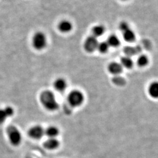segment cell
Returning <instances> with one entry per match:
<instances>
[{
  "label": "cell",
  "instance_id": "6da1fadb",
  "mask_svg": "<svg viewBox=\"0 0 158 158\" xmlns=\"http://www.w3.org/2000/svg\"><path fill=\"white\" fill-rule=\"evenodd\" d=\"M40 101L46 110L49 111H55L59 108L55 94L50 90H45L40 95Z\"/></svg>",
  "mask_w": 158,
  "mask_h": 158
},
{
  "label": "cell",
  "instance_id": "7a4b0ae2",
  "mask_svg": "<svg viewBox=\"0 0 158 158\" xmlns=\"http://www.w3.org/2000/svg\"><path fill=\"white\" fill-rule=\"evenodd\" d=\"M85 100V97L81 91L74 90L69 93L68 96V102L69 105L73 107L81 106Z\"/></svg>",
  "mask_w": 158,
  "mask_h": 158
},
{
  "label": "cell",
  "instance_id": "3957f363",
  "mask_svg": "<svg viewBox=\"0 0 158 158\" xmlns=\"http://www.w3.org/2000/svg\"><path fill=\"white\" fill-rule=\"evenodd\" d=\"M32 44L34 48L38 51L44 49L47 46V38L45 34L40 31L36 32L33 35Z\"/></svg>",
  "mask_w": 158,
  "mask_h": 158
},
{
  "label": "cell",
  "instance_id": "277c9868",
  "mask_svg": "<svg viewBox=\"0 0 158 158\" xmlns=\"http://www.w3.org/2000/svg\"><path fill=\"white\" fill-rule=\"evenodd\" d=\"M6 132L12 145L18 146L21 143L22 141V135L17 127L13 125L9 126L7 128Z\"/></svg>",
  "mask_w": 158,
  "mask_h": 158
},
{
  "label": "cell",
  "instance_id": "5b68a950",
  "mask_svg": "<svg viewBox=\"0 0 158 158\" xmlns=\"http://www.w3.org/2000/svg\"><path fill=\"white\" fill-rule=\"evenodd\" d=\"M97 38L93 35L88 36L84 42V48L85 51L89 53L93 52L97 49L98 45Z\"/></svg>",
  "mask_w": 158,
  "mask_h": 158
},
{
  "label": "cell",
  "instance_id": "8992f818",
  "mask_svg": "<svg viewBox=\"0 0 158 158\" xmlns=\"http://www.w3.org/2000/svg\"><path fill=\"white\" fill-rule=\"evenodd\" d=\"M28 134L32 139H40L44 135L45 130L40 125H35L29 130Z\"/></svg>",
  "mask_w": 158,
  "mask_h": 158
},
{
  "label": "cell",
  "instance_id": "52a82bcc",
  "mask_svg": "<svg viewBox=\"0 0 158 158\" xmlns=\"http://www.w3.org/2000/svg\"><path fill=\"white\" fill-rule=\"evenodd\" d=\"M108 70L113 75L118 76L123 72V68L119 63L112 62L108 65Z\"/></svg>",
  "mask_w": 158,
  "mask_h": 158
},
{
  "label": "cell",
  "instance_id": "ba28073f",
  "mask_svg": "<svg viewBox=\"0 0 158 158\" xmlns=\"http://www.w3.org/2000/svg\"><path fill=\"white\" fill-rule=\"evenodd\" d=\"M53 86L56 90L59 92H63L66 89L68 84L65 79L59 77L56 79L53 83Z\"/></svg>",
  "mask_w": 158,
  "mask_h": 158
},
{
  "label": "cell",
  "instance_id": "9c48e42d",
  "mask_svg": "<svg viewBox=\"0 0 158 158\" xmlns=\"http://www.w3.org/2000/svg\"><path fill=\"white\" fill-rule=\"evenodd\" d=\"M73 28L72 23L68 20H63L58 25L59 30L62 33H68L70 32Z\"/></svg>",
  "mask_w": 158,
  "mask_h": 158
},
{
  "label": "cell",
  "instance_id": "30bf717a",
  "mask_svg": "<svg viewBox=\"0 0 158 158\" xmlns=\"http://www.w3.org/2000/svg\"><path fill=\"white\" fill-rule=\"evenodd\" d=\"M123 38L127 42L132 43L134 42L136 40V35L134 31L130 28L126 29L124 31L122 32Z\"/></svg>",
  "mask_w": 158,
  "mask_h": 158
},
{
  "label": "cell",
  "instance_id": "8fae6325",
  "mask_svg": "<svg viewBox=\"0 0 158 158\" xmlns=\"http://www.w3.org/2000/svg\"><path fill=\"white\" fill-rule=\"evenodd\" d=\"M59 146V142L56 138H49L44 143V147L49 150H55Z\"/></svg>",
  "mask_w": 158,
  "mask_h": 158
},
{
  "label": "cell",
  "instance_id": "7c38bea8",
  "mask_svg": "<svg viewBox=\"0 0 158 158\" xmlns=\"http://www.w3.org/2000/svg\"><path fill=\"white\" fill-rule=\"evenodd\" d=\"M148 93L151 97L158 98V81H153L149 85Z\"/></svg>",
  "mask_w": 158,
  "mask_h": 158
},
{
  "label": "cell",
  "instance_id": "4fadbf2b",
  "mask_svg": "<svg viewBox=\"0 0 158 158\" xmlns=\"http://www.w3.org/2000/svg\"><path fill=\"white\" fill-rule=\"evenodd\" d=\"M46 135L49 138H55L59 134V129L55 126H50L45 130Z\"/></svg>",
  "mask_w": 158,
  "mask_h": 158
},
{
  "label": "cell",
  "instance_id": "5bb4252c",
  "mask_svg": "<svg viewBox=\"0 0 158 158\" xmlns=\"http://www.w3.org/2000/svg\"><path fill=\"white\" fill-rule=\"evenodd\" d=\"M107 42L110 46V47H113V48H117L121 44L120 40L118 37L115 35H111L108 36Z\"/></svg>",
  "mask_w": 158,
  "mask_h": 158
},
{
  "label": "cell",
  "instance_id": "9a60e30c",
  "mask_svg": "<svg viewBox=\"0 0 158 158\" xmlns=\"http://www.w3.org/2000/svg\"><path fill=\"white\" fill-rule=\"evenodd\" d=\"M106 31V28L104 26L102 25H97L94 26L92 29V35L96 38H98L102 36L103 34H104Z\"/></svg>",
  "mask_w": 158,
  "mask_h": 158
},
{
  "label": "cell",
  "instance_id": "2e32d148",
  "mask_svg": "<svg viewBox=\"0 0 158 158\" xmlns=\"http://www.w3.org/2000/svg\"><path fill=\"white\" fill-rule=\"evenodd\" d=\"M120 62V64H121L123 68H126L128 69L132 68L134 65V62L129 56H125L121 57Z\"/></svg>",
  "mask_w": 158,
  "mask_h": 158
},
{
  "label": "cell",
  "instance_id": "e0dca14e",
  "mask_svg": "<svg viewBox=\"0 0 158 158\" xmlns=\"http://www.w3.org/2000/svg\"><path fill=\"white\" fill-rule=\"evenodd\" d=\"M136 62H137V64L139 67L143 68L147 66L148 64L149 63V59L146 55H141L138 57Z\"/></svg>",
  "mask_w": 158,
  "mask_h": 158
},
{
  "label": "cell",
  "instance_id": "ac0fdd59",
  "mask_svg": "<svg viewBox=\"0 0 158 158\" xmlns=\"http://www.w3.org/2000/svg\"><path fill=\"white\" fill-rule=\"evenodd\" d=\"M109 48H110V46L108 45L107 41L106 42L103 41L98 43L97 50L101 53H106L109 50Z\"/></svg>",
  "mask_w": 158,
  "mask_h": 158
},
{
  "label": "cell",
  "instance_id": "d6986e66",
  "mask_svg": "<svg viewBox=\"0 0 158 158\" xmlns=\"http://www.w3.org/2000/svg\"><path fill=\"white\" fill-rule=\"evenodd\" d=\"M112 80H113V83L118 86H123L126 83L125 80L123 77L120 76L119 75L115 76L113 77Z\"/></svg>",
  "mask_w": 158,
  "mask_h": 158
},
{
  "label": "cell",
  "instance_id": "ffe728a7",
  "mask_svg": "<svg viewBox=\"0 0 158 158\" xmlns=\"http://www.w3.org/2000/svg\"><path fill=\"white\" fill-rule=\"evenodd\" d=\"M7 118H8V116L5 109H0V124H2Z\"/></svg>",
  "mask_w": 158,
  "mask_h": 158
},
{
  "label": "cell",
  "instance_id": "44dd1931",
  "mask_svg": "<svg viewBox=\"0 0 158 158\" xmlns=\"http://www.w3.org/2000/svg\"><path fill=\"white\" fill-rule=\"evenodd\" d=\"M130 28V27L129 24L127 23V22H125V21L121 22L119 25V29L121 31V32L124 31L127 29Z\"/></svg>",
  "mask_w": 158,
  "mask_h": 158
},
{
  "label": "cell",
  "instance_id": "7402d4cb",
  "mask_svg": "<svg viewBox=\"0 0 158 158\" xmlns=\"http://www.w3.org/2000/svg\"><path fill=\"white\" fill-rule=\"evenodd\" d=\"M121 1H127V0H121Z\"/></svg>",
  "mask_w": 158,
  "mask_h": 158
}]
</instances>
